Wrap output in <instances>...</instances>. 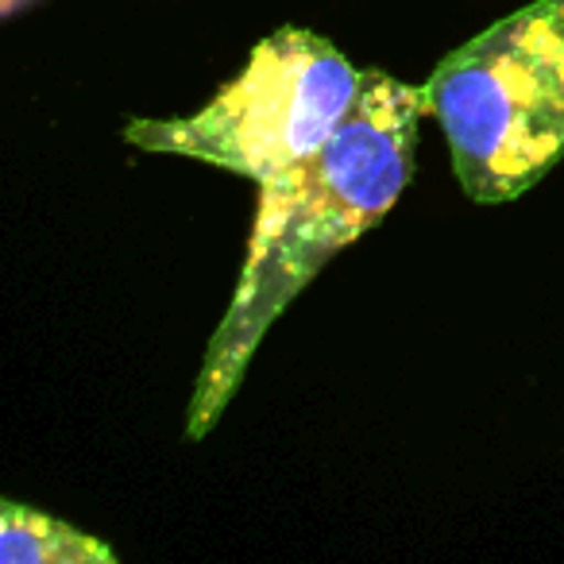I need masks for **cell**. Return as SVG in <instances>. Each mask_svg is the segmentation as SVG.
<instances>
[{"label":"cell","instance_id":"1","mask_svg":"<svg viewBox=\"0 0 564 564\" xmlns=\"http://www.w3.org/2000/svg\"><path fill=\"white\" fill-rule=\"evenodd\" d=\"M425 89L364 70L352 112L306 163L259 186V213L240 282L205 352L186 410V441H205L240 391L267 329L314 274L356 236L371 232L414 178Z\"/></svg>","mask_w":564,"mask_h":564},{"label":"cell","instance_id":"2","mask_svg":"<svg viewBox=\"0 0 564 564\" xmlns=\"http://www.w3.org/2000/svg\"><path fill=\"white\" fill-rule=\"evenodd\" d=\"M422 89L464 197H522L564 159V0L502 17L441 58Z\"/></svg>","mask_w":564,"mask_h":564},{"label":"cell","instance_id":"3","mask_svg":"<svg viewBox=\"0 0 564 564\" xmlns=\"http://www.w3.org/2000/svg\"><path fill=\"white\" fill-rule=\"evenodd\" d=\"M360 86L364 70L329 40L306 28H279L194 117L128 120L120 135L140 151L194 159L267 186L333 140Z\"/></svg>","mask_w":564,"mask_h":564},{"label":"cell","instance_id":"4","mask_svg":"<svg viewBox=\"0 0 564 564\" xmlns=\"http://www.w3.org/2000/svg\"><path fill=\"white\" fill-rule=\"evenodd\" d=\"M0 561L4 564H117L105 541L82 533L78 525L51 518L17 499L0 507Z\"/></svg>","mask_w":564,"mask_h":564},{"label":"cell","instance_id":"5","mask_svg":"<svg viewBox=\"0 0 564 564\" xmlns=\"http://www.w3.org/2000/svg\"><path fill=\"white\" fill-rule=\"evenodd\" d=\"M24 4H32V0H0V12H4V17H17Z\"/></svg>","mask_w":564,"mask_h":564}]
</instances>
